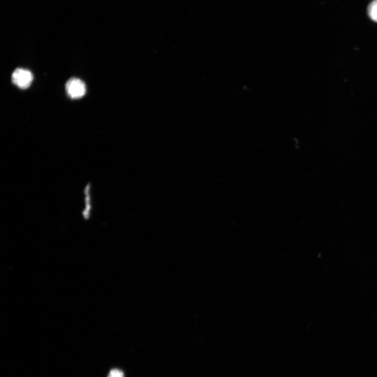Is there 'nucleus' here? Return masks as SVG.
I'll return each instance as SVG.
<instances>
[{
	"label": "nucleus",
	"instance_id": "7ed1b4c3",
	"mask_svg": "<svg viewBox=\"0 0 377 377\" xmlns=\"http://www.w3.org/2000/svg\"><path fill=\"white\" fill-rule=\"evenodd\" d=\"M84 208L83 211L84 218L85 219L89 218L92 211V198L91 197L90 187L89 185L85 189Z\"/></svg>",
	"mask_w": 377,
	"mask_h": 377
},
{
	"label": "nucleus",
	"instance_id": "20e7f679",
	"mask_svg": "<svg viewBox=\"0 0 377 377\" xmlns=\"http://www.w3.org/2000/svg\"><path fill=\"white\" fill-rule=\"evenodd\" d=\"M369 16L374 21L377 22V0L373 1L368 7Z\"/></svg>",
	"mask_w": 377,
	"mask_h": 377
},
{
	"label": "nucleus",
	"instance_id": "f257e3e1",
	"mask_svg": "<svg viewBox=\"0 0 377 377\" xmlns=\"http://www.w3.org/2000/svg\"><path fill=\"white\" fill-rule=\"evenodd\" d=\"M67 95L72 99H79L86 93V86L82 80L76 78L70 79L66 85Z\"/></svg>",
	"mask_w": 377,
	"mask_h": 377
},
{
	"label": "nucleus",
	"instance_id": "39448f33",
	"mask_svg": "<svg viewBox=\"0 0 377 377\" xmlns=\"http://www.w3.org/2000/svg\"><path fill=\"white\" fill-rule=\"evenodd\" d=\"M108 377H124V374L121 370H119L118 369H113L110 372Z\"/></svg>",
	"mask_w": 377,
	"mask_h": 377
},
{
	"label": "nucleus",
	"instance_id": "f03ea898",
	"mask_svg": "<svg viewBox=\"0 0 377 377\" xmlns=\"http://www.w3.org/2000/svg\"><path fill=\"white\" fill-rule=\"evenodd\" d=\"M13 83L21 89H27L33 80V75L31 72L23 68L15 69L12 76Z\"/></svg>",
	"mask_w": 377,
	"mask_h": 377
}]
</instances>
